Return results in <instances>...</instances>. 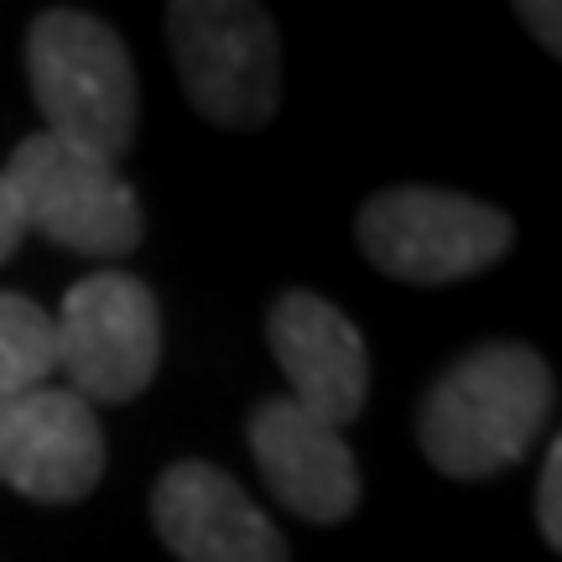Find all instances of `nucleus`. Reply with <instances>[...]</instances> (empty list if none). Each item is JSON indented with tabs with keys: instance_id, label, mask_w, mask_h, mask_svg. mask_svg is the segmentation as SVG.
<instances>
[{
	"instance_id": "obj_1",
	"label": "nucleus",
	"mask_w": 562,
	"mask_h": 562,
	"mask_svg": "<svg viewBox=\"0 0 562 562\" xmlns=\"http://www.w3.org/2000/svg\"><path fill=\"white\" fill-rule=\"evenodd\" d=\"M558 381L526 344H480L442 370L417 406V442L448 480H490L542 442Z\"/></svg>"
},
{
	"instance_id": "obj_2",
	"label": "nucleus",
	"mask_w": 562,
	"mask_h": 562,
	"mask_svg": "<svg viewBox=\"0 0 562 562\" xmlns=\"http://www.w3.org/2000/svg\"><path fill=\"white\" fill-rule=\"evenodd\" d=\"M26 83L47 136L121 167L136 140L140 89L136 63L110 21L89 11H42L26 26Z\"/></svg>"
},
{
	"instance_id": "obj_3",
	"label": "nucleus",
	"mask_w": 562,
	"mask_h": 562,
	"mask_svg": "<svg viewBox=\"0 0 562 562\" xmlns=\"http://www.w3.org/2000/svg\"><path fill=\"white\" fill-rule=\"evenodd\" d=\"M5 188L16 199L21 229L63 245L89 261H125L146 235L136 188L115 161L83 151L63 136H26L5 161Z\"/></svg>"
},
{
	"instance_id": "obj_4",
	"label": "nucleus",
	"mask_w": 562,
	"mask_h": 562,
	"mask_svg": "<svg viewBox=\"0 0 562 562\" xmlns=\"http://www.w3.org/2000/svg\"><path fill=\"white\" fill-rule=\"evenodd\" d=\"M355 240L381 277L412 281V286H448L505 261L516 224L510 214L469 193L406 182L364 203L355 220Z\"/></svg>"
},
{
	"instance_id": "obj_5",
	"label": "nucleus",
	"mask_w": 562,
	"mask_h": 562,
	"mask_svg": "<svg viewBox=\"0 0 562 562\" xmlns=\"http://www.w3.org/2000/svg\"><path fill=\"white\" fill-rule=\"evenodd\" d=\"M167 42L188 104L224 131H261L281 104V37L266 5L250 0H178L167 5Z\"/></svg>"
},
{
	"instance_id": "obj_6",
	"label": "nucleus",
	"mask_w": 562,
	"mask_h": 562,
	"mask_svg": "<svg viewBox=\"0 0 562 562\" xmlns=\"http://www.w3.org/2000/svg\"><path fill=\"white\" fill-rule=\"evenodd\" d=\"M53 339L74 396L89 406L136 402L161 364L157 292L131 271H94L68 286L63 307L53 313Z\"/></svg>"
},
{
	"instance_id": "obj_7",
	"label": "nucleus",
	"mask_w": 562,
	"mask_h": 562,
	"mask_svg": "<svg viewBox=\"0 0 562 562\" xmlns=\"http://www.w3.org/2000/svg\"><path fill=\"white\" fill-rule=\"evenodd\" d=\"M104 480L94 406L68 385H37L0 402V484L37 505H74Z\"/></svg>"
},
{
	"instance_id": "obj_8",
	"label": "nucleus",
	"mask_w": 562,
	"mask_h": 562,
	"mask_svg": "<svg viewBox=\"0 0 562 562\" xmlns=\"http://www.w3.org/2000/svg\"><path fill=\"white\" fill-rule=\"evenodd\" d=\"M266 344L292 385L286 402L328 422L334 432L364 412L370 396V349L360 328L318 292H281L266 313Z\"/></svg>"
},
{
	"instance_id": "obj_9",
	"label": "nucleus",
	"mask_w": 562,
	"mask_h": 562,
	"mask_svg": "<svg viewBox=\"0 0 562 562\" xmlns=\"http://www.w3.org/2000/svg\"><path fill=\"white\" fill-rule=\"evenodd\" d=\"M151 526L161 547L182 562H292L266 510L203 459L161 469L151 484Z\"/></svg>"
},
{
	"instance_id": "obj_10",
	"label": "nucleus",
	"mask_w": 562,
	"mask_h": 562,
	"mask_svg": "<svg viewBox=\"0 0 562 562\" xmlns=\"http://www.w3.org/2000/svg\"><path fill=\"white\" fill-rule=\"evenodd\" d=\"M245 432H250V453H256L266 490L297 521L339 526L360 510V463L328 422L302 412L286 396H271L250 412Z\"/></svg>"
},
{
	"instance_id": "obj_11",
	"label": "nucleus",
	"mask_w": 562,
	"mask_h": 562,
	"mask_svg": "<svg viewBox=\"0 0 562 562\" xmlns=\"http://www.w3.org/2000/svg\"><path fill=\"white\" fill-rule=\"evenodd\" d=\"M53 370H58L53 313H42L21 292H0V402L47 385Z\"/></svg>"
},
{
	"instance_id": "obj_12",
	"label": "nucleus",
	"mask_w": 562,
	"mask_h": 562,
	"mask_svg": "<svg viewBox=\"0 0 562 562\" xmlns=\"http://www.w3.org/2000/svg\"><path fill=\"white\" fill-rule=\"evenodd\" d=\"M537 526H542V542L558 552L562 547V442H547V453H542V480H537Z\"/></svg>"
},
{
	"instance_id": "obj_13",
	"label": "nucleus",
	"mask_w": 562,
	"mask_h": 562,
	"mask_svg": "<svg viewBox=\"0 0 562 562\" xmlns=\"http://www.w3.org/2000/svg\"><path fill=\"white\" fill-rule=\"evenodd\" d=\"M26 240V229H21V214H16V199H11V188L0 178V266L16 256V245Z\"/></svg>"
},
{
	"instance_id": "obj_14",
	"label": "nucleus",
	"mask_w": 562,
	"mask_h": 562,
	"mask_svg": "<svg viewBox=\"0 0 562 562\" xmlns=\"http://www.w3.org/2000/svg\"><path fill=\"white\" fill-rule=\"evenodd\" d=\"M516 16H526V26L537 32V37L547 42V53H558L562 42H558V5H516Z\"/></svg>"
}]
</instances>
